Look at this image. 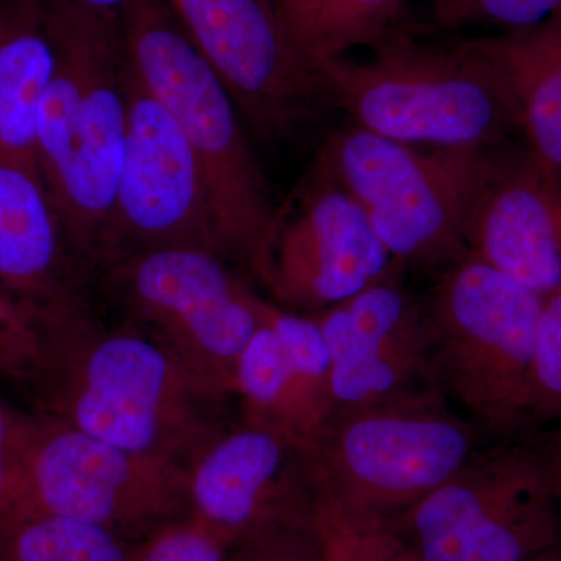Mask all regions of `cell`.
I'll return each instance as SVG.
<instances>
[{
    "mask_svg": "<svg viewBox=\"0 0 561 561\" xmlns=\"http://www.w3.org/2000/svg\"><path fill=\"white\" fill-rule=\"evenodd\" d=\"M39 350L28 375L41 413L142 456L190 465L216 437L214 400L135 324L108 328L77 291L35 313Z\"/></svg>",
    "mask_w": 561,
    "mask_h": 561,
    "instance_id": "6da1fadb",
    "label": "cell"
},
{
    "mask_svg": "<svg viewBox=\"0 0 561 561\" xmlns=\"http://www.w3.org/2000/svg\"><path fill=\"white\" fill-rule=\"evenodd\" d=\"M55 69L41 99L36 153L73 261L99 257L127 131L121 14L46 0Z\"/></svg>",
    "mask_w": 561,
    "mask_h": 561,
    "instance_id": "7a4b0ae2",
    "label": "cell"
},
{
    "mask_svg": "<svg viewBox=\"0 0 561 561\" xmlns=\"http://www.w3.org/2000/svg\"><path fill=\"white\" fill-rule=\"evenodd\" d=\"M121 27L133 70L179 122L197 158L219 253L242 262L265 286L283 213L230 91L165 0H130Z\"/></svg>",
    "mask_w": 561,
    "mask_h": 561,
    "instance_id": "3957f363",
    "label": "cell"
},
{
    "mask_svg": "<svg viewBox=\"0 0 561 561\" xmlns=\"http://www.w3.org/2000/svg\"><path fill=\"white\" fill-rule=\"evenodd\" d=\"M370 58L319 70L328 99L382 138L445 150H490L518 130L497 70L471 39L419 43L394 32Z\"/></svg>",
    "mask_w": 561,
    "mask_h": 561,
    "instance_id": "277c9868",
    "label": "cell"
},
{
    "mask_svg": "<svg viewBox=\"0 0 561 561\" xmlns=\"http://www.w3.org/2000/svg\"><path fill=\"white\" fill-rule=\"evenodd\" d=\"M476 430L438 387L337 413L309 449L317 502L356 522L393 523L471 460Z\"/></svg>",
    "mask_w": 561,
    "mask_h": 561,
    "instance_id": "5b68a950",
    "label": "cell"
},
{
    "mask_svg": "<svg viewBox=\"0 0 561 561\" xmlns=\"http://www.w3.org/2000/svg\"><path fill=\"white\" fill-rule=\"evenodd\" d=\"M545 298L476 257L431 291V367L443 394L494 435L530 423L531 373Z\"/></svg>",
    "mask_w": 561,
    "mask_h": 561,
    "instance_id": "8992f818",
    "label": "cell"
},
{
    "mask_svg": "<svg viewBox=\"0 0 561 561\" xmlns=\"http://www.w3.org/2000/svg\"><path fill=\"white\" fill-rule=\"evenodd\" d=\"M493 161L490 150L424 149L350 125L324 142L317 175L360 206L394 261L454 264Z\"/></svg>",
    "mask_w": 561,
    "mask_h": 561,
    "instance_id": "52a82bcc",
    "label": "cell"
},
{
    "mask_svg": "<svg viewBox=\"0 0 561 561\" xmlns=\"http://www.w3.org/2000/svg\"><path fill=\"white\" fill-rule=\"evenodd\" d=\"M561 445L476 453L391 526L416 561H529L561 545Z\"/></svg>",
    "mask_w": 561,
    "mask_h": 561,
    "instance_id": "ba28073f",
    "label": "cell"
},
{
    "mask_svg": "<svg viewBox=\"0 0 561 561\" xmlns=\"http://www.w3.org/2000/svg\"><path fill=\"white\" fill-rule=\"evenodd\" d=\"M133 323L161 346L203 394H234L236 367L264 320V301L201 249L140 251L110 262Z\"/></svg>",
    "mask_w": 561,
    "mask_h": 561,
    "instance_id": "9c48e42d",
    "label": "cell"
},
{
    "mask_svg": "<svg viewBox=\"0 0 561 561\" xmlns=\"http://www.w3.org/2000/svg\"><path fill=\"white\" fill-rule=\"evenodd\" d=\"M11 507L94 524L138 545L191 515L190 476L180 461L125 451L39 413L28 419Z\"/></svg>",
    "mask_w": 561,
    "mask_h": 561,
    "instance_id": "30bf717a",
    "label": "cell"
},
{
    "mask_svg": "<svg viewBox=\"0 0 561 561\" xmlns=\"http://www.w3.org/2000/svg\"><path fill=\"white\" fill-rule=\"evenodd\" d=\"M125 91L127 131L99 257L113 262L161 249L219 253L208 191L179 122L128 60Z\"/></svg>",
    "mask_w": 561,
    "mask_h": 561,
    "instance_id": "8fae6325",
    "label": "cell"
},
{
    "mask_svg": "<svg viewBox=\"0 0 561 561\" xmlns=\"http://www.w3.org/2000/svg\"><path fill=\"white\" fill-rule=\"evenodd\" d=\"M191 518L228 548L316 530L311 453L289 435L245 421L221 431L187 465Z\"/></svg>",
    "mask_w": 561,
    "mask_h": 561,
    "instance_id": "7c38bea8",
    "label": "cell"
},
{
    "mask_svg": "<svg viewBox=\"0 0 561 561\" xmlns=\"http://www.w3.org/2000/svg\"><path fill=\"white\" fill-rule=\"evenodd\" d=\"M165 2L262 138L286 136L328 98L319 73L291 49L272 0Z\"/></svg>",
    "mask_w": 561,
    "mask_h": 561,
    "instance_id": "4fadbf2b",
    "label": "cell"
},
{
    "mask_svg": "<svg viewBox=\"0 0 561 561\" xmlns=\"http://www.w3.org/2000/svg\"><path fill=\"white\" fill-rule=\"evenodd\" d=\"M312 316L330 350L334 415L437 387L426 306L390 278Z\"/></svg>",
    "mask_w": 561,
    "mask_h": 561,
    "instance_id": "5bb4252c",
    "label": "cell"
},
{
    "mask_svg": "<svg viewBox=\"0 0 561 561\" xmlns=\"http://www.w3.org/2000/svg\"><path fill=\"white\" fill-rule=\"evenodd\" d=\"M393 262L360 206L317 175L300 209L280 217L265 286L290 308L320 312L390 278Z\"/></svg>",
    "mask_w": 561,
    "mask_h": 561,
    "instance_id": "9a60e30c",
    "label": "cell"
},
{
    "mask_svg": "<svg viewBox=\"0 0 561 561\" xmlns=\"http://www.w3.org/2000/svg\"><path fill=\"white\" fill-rule=\"evenodd\" d=\"M465 247L542 298L560 290L561 179L530 151L494 157L468 214Z\"/></svg>",
    "mask_w": 561,
    "mask_h": 561,
    "instance_id": "2e32d148",
    "label": "cell"
},
{
    "mask_svg": "<svg viewBox=\"0 0 561 561\" xmlns=\"http://www.w3.org/2000/svg\"><path fill=\"white\" fill-rule=\"evenodd\" d=\"M73 290V257L39 168L0 158V295L35 313Z\"/></svg>",
    "mask_w": 561,
    "mask_h": 561,
    "instance_id": "e0dca14e",
    "label": "cell"
},
{
    "mask_svg": "<svg viewBox=\"0 0 561 561\" xmlns=\"http://www.w3.org/2000/svg\"><path fill=\"white\" fill-rule=\"evenodd\" d=\"M471 41L500 73L530 153L561 179V14Z\"/></svg>",
    "mask_w": 561,
    "mask_h": 561,
    "instance_id": "ac0fdd59",
    "label": "cell"
},
{
    "mask_svg": "<svg viewBox=\"0 0 561 561\" xmlns=\"http://www.w3.org/2000/svg\"><path fill=\"white\" fill-rule=\"evenodd\" d=\"M54 69L46 0H0V158L39 168L36 124Z\"/></svg>",
    "mask_w": 561,
    "mask_h": 561,
    "instance_id": "d6986e66",
    "label": "cell"
},
{
    "mask_svg": "<svg viewBox=\"0 0 561 561\" xmlns=\"http://www.w3.org/2000/svg\"><path fill=\"white\" fill-rule=\"evenodd\" d=\"M409 0H272L273 10L306 65L319 73L356 47H373L397 32Z\"/></svg>",
    "mask_w": 561,
    "mask_h": 561,
    "instance_id": "ffe728a7",
    "label": "cell"
},
{
    "mask_svg": "<svg viewBox=\"0 0 561 561\" xmlns=\"http://www.w3.org/2000/svg\"><path fill=\"white\" fill-rule=\"evenodd\" d=\"M136 546L68 516L16 507L0 515V561H135Z\"/></svg>",
    "mask_w": 561,
    "mask_h": 561,
    "instance_id": "44dd1931",
    "label": "cell"
},
{
    "mask_svg": "<svg viewBox=\"0 0 561 561\" xmlns=\"http://www.w3.org/2000/svg\"><path fill=\"white\" fill-rule=\"evenodd\" d=\"M234 394L241 398L245 421L280 431L308 448L302 440L289 356L265 317V301L264 320L236 367Z\"/></svg>",
    "mask_w": 561,
    "mask_h": 561,
    "instance_id": "7402d4cb",
    "label": "cell"
},
{
    "mask_svg": "<svg viewBox=\"0 0 561 561\" xmlns=\"http://www.w3.org/2000/svg\"><path fill=\"white\" fill-rule=\"evenodd\" d=\"M265 317L289 356L302 440L312 448L334 416L330 350L312 313L286 311L265 301Z\"/></svg>",
    "mask_w": 561,
    "mask_h": 561,
    "instance_id": "603a6c76",
    "label": "cell"
},
{
    "mask_svg": "<svg viewBox=\"0 0 561 561\" xmlns=\"http://www.w3.org/2000/svg\"><path fill=\"white\" fill-rule=\"evenodd\" d=\"M531 421L561 423V289L542 302L531 373Z\"/></svg>",
    "mask_w": 561,
    "mask_h": 561,
    "instance_id": "cb8c5ba5",
    "label": "cell"
},
{
    "mask_svg": "<svg viewBox=\"0 0 561 561\" xmlns=\"http://www.w3.org/2000/svg\"><path fill=\"white\" fill-rule=\"evenodd\" d=\"M228 551L220 538L187 516L138 542L135 561H230Z\"/></svg>",
    "mask_w": 561,
    "mask_h": 561,
    "instance_id": "d4e9b609",
    "label": "cell"
},
{
    "mask_svg": "<svg viewBox=\"0 0 561 561\" xmlns=\"http://www.w3.org/2000/svg\"><path fill=\"white\" fill-rule=\"evenodd\" d=\"M38 350L35 313L0 295V375L27 381Z\"/></svg>",
    "mask_w": 561,
    "mask_h": 561,
    "instance_id": "484cf974",
    "label": "cell"
},
{
    "mask_svg": "<svg viewBox=\"0 0 561 561\" xmlns=\"http://www.w3.org/2000/svg\"><path fill=\"white\" fill-rule=\"evenodd\" d=\"M460 5L476 24L507 32L535 27L561 14V0H460Z\"/></svg>",
    "mask_w": 561,
    "mask_h": 561,
    "instance_id": "4316f807",
    "label": "cell"
},
{
    "mask_svg": "<svg viewBox=\"0 0 561 561\" xmlns=\"http://www.w3.org/2000/svg\"><path fill=\"white\" fill-rule=\"evenodd\" d=\"M27 423L28 416L18 415L0 402V515L9 511L20 489Z\"/></svg>",
    "mask_w": 561,
    "mask_h": 561,
    "instance_id": "83f0119b",
    "label": "cell"
},
{
    "mask_svg": "<svg viewBox=\"0 0 561 561\" xmlns=\"http://www.w3.org/2000/svg\"><path fill=\"white\" fill-rule=\"evenodd\" d=\"M317 531H302V534L278 535L243 546L250 549V557L245 561H324L321 545L311 553L306 552V540L312 538Z\"/></svg>",
    "mask_w": 561,
    "mask_h": 561,
    "instance_id": "f1b7e54d",
    "label": "cell"
},
{
    "mask_svg": "<svg viewBox=\"0 0 561 561\" xmlns=\"http://www.w3.org/2000/svg\"><path fill=\"white\" fill-rule=\"evenodd\" d=\"M345 561H416L401 538L381 535L360 545Z\"/></svg>",
    "mask_w": 561,
    "mask_h": 561,
    "instance_id": "f546056e",
    "label": "cell"
},
{
    "mask_svg": "<svg viewBox=\"0 0 561 561\" xmlns=\"http://www.w3.org/2000/svg\"><path fill=\"white\" fill-rule=\"evenodd\" d=\"M81 9L102 14H121L130 0H70Z\"/></svg>",
    "mask_w": 561,
    "mask_h": 561,
    "instance_id": "4dcf8cb0",
    "label": "cell"
},
{
    "mask_svg": "<svg viewBox=\"0 0 561 561\" xmlns=\"http://www.w3.org/2000/svg\"><path fill=\"white\" fill-rule=\"evenodd\" d=\"M529 561H561V545L551 549V551L540 553V556Z\"/></svg>",
    "mask_w": 561,
    "mask_h": 561,
    "instance_id": "1f68e13d",
    "label": "cell"
}]
</instances>
